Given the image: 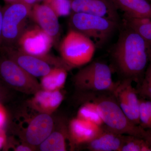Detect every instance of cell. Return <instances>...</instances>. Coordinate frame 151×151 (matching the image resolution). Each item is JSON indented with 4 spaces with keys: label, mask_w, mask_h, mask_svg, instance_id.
Segmentation results:
<instances>
[{
    "label": "cell",
    "mask_w": 151,
    "mask_h": 151,
    "mask_svg": "<svg viewBox=\"0 0 151 151\" xmlns=\"http://www.w3.org/2000/svg\"><path fill=\"white\" fill-rule=\"evenodd\" d=\"M114 65L123 79L140 84L151 58V45L125 26L112 52Z\"/></svg>",
    "instance_id": "obj_1"
},
{
    "label": "cell",
    "mask_w": 151,
    "mask_h": 151,
    "mask_svg": "<svg viewBox=\"0 0 151 151\" xmlns=\"http://www.w3.org/2000/svg\"><path fill=\"white\" fill-rule=\"evenodd\" d=\"M31 109L30 114L27 113V116L24 114L23 118L24 120L17 135L20 140L36 149L52 132L55 121L51 115Z\"/></svg>",
    "instance_id": "obj_8"
},
{
    "label": "cell",
    "mask_w": 151,
    "mask_h": 151,
    "mask_svg": "<svg viewBox=\"0 0 151 151\" xmlns=\"http://www.w3.org/2000/svg\"><path fill=\"white\" fill-rule=\"evenodd\" d=\"M96 48L90 39L70 29L60 44L59 51L60 57L73 68L90 62Z\"/></svg>",
    "instance_id": "obj_7"
},
{
    "label": "cell",
    "mask_w": 151,
    "mask_h": 151,
    "mask_svg": "<svg viewBox=\"0 0 151 151\" xmlns=\"http://www.w3.org/2000/svg\"><path fill=\"white\" fill-rule=\"evenodd\" d=\"M76 117L101 126L104 123L96 104L90 101H85L77 111Z\"/></svg>",
    "instance_id": "obj_21"
},
{
    "label": "cell",
    "mask_w": 151,
    "mask_h": 151,
    "mask_svg": "<svg viewBox=\"0 0 151 151\" xmlns=\"http://www.w3.org/2000/svg\"><path fill=\"white\" fill-rule=\"evenodd\" d=\"M82 99L95 103L104 125L122 134L144 139L147 131L133 123L121 109L113 93L100 92L82 94Z\"/></svg>",
    "instance_id": "obj_2"
},
{
    "label": "cell",
    "mask_w": 151,
    "mask_h": 151,
    "mask_svg": "<svg viewBox=\"0 0 151 151\" xmlns=\"http://www.w3.org/2000/svg\"><path fill=\"white\" fill-rule=\"evenodd\" d=\"M23 1L30 5L33 6L36 4L38 0H23Z\"/></svg>",
    "instance_id": "obj_30"
},
{
    "label": "cell",
    "mask_w": 151,
    "mask_h": 151,
    "mask_svg": "<svg viewBox=\"0 0 151 151\" xmlns=\"http://www.w3.org/2000/svg\"><path fill=\"white\" fill-rule=\"evenodd\" d=\"M124 16L136 19H151V3L148 0H113Z\"/></svg>",
    "instance_id": "obj_18"
},
{
    "label": "cell",
    "mask_w": 151,
    "mask_h": 151,
    "mask_svg": "<svg viewBox=\"0 0 151 151\" xmlns=\"http://www.w3.org/2000/svg\"><path fill=\"white\" fill-rule=\"evenodd\" d=\"M146 131L147 134L145 140L151 147V130H146Z\"/></svg>",
    "instance_id": "obj_29"
},
{
    "label": "cell",
    "mask_w": 151,
    "mask_h": 151,
    "mask_svg": "<svg viewBox=\"0 0 151 151\" xmlns=\"http://www.w3.org/2000/svg\"><path fill=\"white\" fill-rule=\"evenodd\" d=\"M54 40L37 25L27 28L19 39L17 47L21 51L39 58L53 67L72 68L61 57L50 54Z\"/></svg>",
    "instance_id": "obj_5"
},
{
    "label": "cell",
    "mask_w": 151,
    "mask_h": 151,
    "mask_svg": "<svg viewBox=\"0 0 151 151\" xmlns=\"http://www.w3.org/2000/svg\"><path fill=\"white\" fill-rule=\"evenodd\" d=\"M119 24L103 17L83 13L72 12L69 20L70 29L89 38L97 48H101L107 43Z\"/></svg>",
    "instance_id": "obj_4"
},
{
    "label": "cell",
    "mask_w": 151,
    "mask_h": 151,
    "mask_svg": "<svg viewBox=\"0 0 151 151\" xmlns=\"http://www.w3.org/2000/svg\"><path fill=\"white\" fill-rule=\"evenodd\" d=\"M132 82L129 79L119 81L113 94L126 116L134 124L139 125V97Z\"/></svg>",
    "instance_id": "obj_10"
},
{
    "label": "cell",
    "mask_w": 151,
    "mask_h": 151,
    "mask_svg": "<svg viewBox=\"0 0 151 151\" xmlns=\"http://www.w3.org/2000/svg\"><path fill=\"white\" fill-rule=\"evenodd\" d=\"M57 127L48 137L40 145L39 150L41 151H65L67 150L68 141V123L64 119L58 122Z\"/></svg>",
    "instance_id": "obj_17"
},
{
    "label": "cell",
    "mask_w": 151,
    "mask_h": 151,
    "mask_svg": "<svg viewBox=\"0 0 151 151\" xmlns=\"http://www.w3.org/2000/svg\"><path fill=\"white\" fill-rule=\"evenodd\" d=\"M146 102L147 106L148 108L149 113H150V116L151 118V100L146 99Z\"/></svg>",
    "instance_id": "obj_31"
},
{
    "label": "cell",
    "mask_w": 151,
    "mask_h": 151,
    "mask_svg": "<svg viewBox=\"0 0 151 151\" xmlns=\"http://www.w3.org/2000/svg\"><path fill=\"white\" fill-rule=\"evenodd\" d=\"M0 51L36 78L46 75L53 67L43 60L25 53L17 47H0Z\"/></svg>",
    "instance_id": "obj_11"
},
{
    "label": "cell",
    "mask_w": 151,
    "mask_h": 151,
    "mask_svg": "<svg viewBox=\"0 0 151 151\" xmlns=\"http://www.w3.org/2000/svg\"><path fill=\"white\" fill-rule=\"evenodd\" d=\"M38 1H40V0H38Z\"/></svg>",
    "instance_id": "obj_34"
},
{
    "label": "cell",
    "mask_w": 151,
    "mask_h": 151,
    "mask_svg": "<svg viewBox=\"0 0 151 151\" xmlns=\"http://www.w3.org/2000/svg\"><path fill=\"white\" fill-rule=\"evenodd\" d=\"M30 17L54 41L58 39L60 29L58 17L48 6L35 4L32 7Z\"/></svg>",
    "instance_id": "obj_14"
},
{
    "label": "cell",
    "mask_w": 151,
    "mask_h": 151,
    "mask_svg": "<svg viewBox=\"0 0 151 151\" xmlns=\"http://www.w3.org/2000/svg\"><path fill=\"white\" fill-rule=\"evenodd\" d=\"M73 81L76 89L82 94L113 93L119 83L113 81L111 68L105 63L97 61L78 70Z\"/></svg>",
    "instance_id": "obj_3"
},
{
    "label": "cell",
    "mask_w": 151,
    "mask_h": 151,
    "mask_svg": "<svg viewBox=\"0 0 151 151\" xmlns=\"http://www.w3.org/2000/svg\"><path fill=\"white\" fill-rule=\"evenodd\" d=\"M28 102V106L38 113L52 115L64 100L61 90L48 91L40 89Z\"/></svg>",
    "instance_id": "obj_15"
},
{
    "label": "cell",
    "mask_w": 151,
    "mask_h": 151,
    "mask_svg": "<svg viewBox=\"0 0 151 151\" xmlns=\"http://www.w3.org/2000/svg\"><path fill=\"white\" fill-rule=\"evenodd\" d=\"M120 151H151V147L144 139L126 135Z\"/></svg>",
    "instance_id": "obj_22"
},
{
    "label": "cell",
    "mask_w": 151,
    "mask_h": 151,
    "mask_svg": "<svg viewBox=\"0 0 151 151\" xmlns=\"http://www.w3.org/2000/svg\"><path fill=\"white\" fill-rule=\"evenodd\" d=\"M2 94L1 92V89H0V104H2Z\"/></svg>",
    "instance_id": "obj_33"
},
{
    "label": "cell",
    "mask_w": 151,
    "mask_h": 151,
    "mask_svg": "<svg viewBox=\"0 0 151 151\" xmlns=\"http://www.w3.org/2000/svg\"><path fill=\"white\" fill-rule=\"evenodd\" d=\"M32 6L23 0L6 4L3 7L2 43L0 47H16L19 38L27 28Z\"/></svg>",
    "instance_id": "obj_6"
},
{
    "label": "cell",
    "mask_w": 151,
    "mask_h": 151,
    "mask_svg": "<svg viewBox=\"0 0 151 151\" xmlns=\"http://www.w3.org/2000/svg\"><path fill=\"white\" fill-rule=\"evenodd\" d=\"M6 132L5 129L0 130V150L4 149L7 139Z\"/></svg>",
    "instance_id": "obj_27"
},
{
    "label": "cell",
    "mask_w": 151,
    "mask_h": 151,
    "mask_svg": "<svg viewBox=\"0 0 151 151\" xmlns=\"http://www.w3.org/2000/svg\"><path fill=\"white\" fill-rule=\"evenodd\" d=\"M16 1H17V0H4V1L5 2L6 4L13 2Z\"/></svg>",
    "instance_id": "obj_32"
},
{
    "label": "cell",
    "mask_w": 151,
    "mask_h": 151,
    "mask_svg": "<svg viewBox=\"0 0 151 151\" xmlns=\"http://www.w3.org/2000/svg\"><path fill=\"white\" fill-rule=\"evenodd\" d=\"M139 125L144 129L151 130V118L146 104V99L140 97H139Z\"/></svg>",
    "instance_id": "obj_25"
},
{
    "label": "cell",
    "mask_w": 151,
    "mask_h": 151,
    "mask_svg": "<svg viewBox=\"0 0 151 151\" xmlns=\"http://www.w3.org/2000/svg\"><path fill=\"white\" fill-rule=\"evenodd\" d=\"M72 12L83 13L119 23L120 17L113 0H70Z\"/></svg>",
    "instance_id": "obj_12"
},
{
    "label": "cell",
    "mask_w": 151,
    "mask_h": 151,
    "mask_svg": "<svg viewBox=\"0 0 151 151\" xmlns=\"http://www.w3.org/2000/svg\"><path fill=\"white\" fill-rule=\"evenodd\" d=\"M3 19V7L0 5V46L2 43V30Z\"/></svg>",
    "instance_id": "obj_28"
},
{
    "label": "cell",
    "mask_w": 151,
    "mask_h": 151,
    "mask_svg": "<svg viewBox=\"0 0 151 151\" xmlns=\"http://www.w3.org/2000/svg\"><path fill=\"white\" fill-rule=\"evenodd\" d=\"M126 135L103 125L98 134L84 145L87 150L91 151H120Z\"/></svg>",
    "instance_id": "obj_16"
},
{
    "label": "cell",
    "mask_w": 151,
    "mask_h": 151,
    "mask_svg": "<svg viewBox=\"0 0 151 151\" xmlns=\"http://www.w3.org/2000/svg\"><path fill=\"white\" fill-rule=\"evenodd\" d=\"M8 120V113L2 104H0V130L5 129Z\"/></svg>",
    "instance_id": "obj_26"
},
{
    "label": "cell",
    "mask_w": 151,
    "mask_h": 151,
    "mask_svg": "<svg viewBox=\"0 0 151 151\" xmlns=\"http://www.w3.org/2000/svg\"><path fill=\"white\" fill-rule=\"evenodd\" d=\"M136 89L139 97L151 101V58L142 80Z\"/></svg>",
    "instance_id": "obj_24"
},
{
    "label": "cell",
    "mask_w": 151,
    "mask_h": 151,
    "mask_svg": "<svg viewBox=\"0 0 151 151\" xmlns=\"http://www.w3.org/2000/svg\"><path fill=\"white\" fill-rule=\"evenodd\" d=\"M101 128L102 126L76 117L70 120L68 123V142L70 150L92 141L100 133Z\"/></svg>",
    "instance_id": "obj_13"
},
{
    "label": "cell",
    "mask_w": 151,
    "mask_h": 151,
    "mask_svg": "<svg viewBox=\"0 0 151 151\" xmlns=\"http://www.w3.org/2000/svg\"><path fill=\"white\" fill-rule=\"evenodd\" d=\"M69 69L64 67H53L46 75L41 77L40 82L41 89L57 91L65 86Z\"/></svg>",
    "instance_id": "obj_19"
},
{
    "label": "cell",
    "mask_w": 151,
    "mask_h": 151,
    "mask_svg": "<svg viewBox=\"0 0 151 151\" xmlns=\"http://www.w3.org/2000/svg\"><path fill=\"white\" fill-rule=\"evenodd\" d=\"M58 17H66L72 13L70 0H43Z\"/></svg>",
    "instance_id": "obj_23"
},
{
    "label": "cell",
    "mask_w": 151,
    "mask_h": 151,
    "mask_svg": "<svg viewBox=\"0 0 151 151\" xmlns=\"http://www.w3.org/2000/svg\"><path fill=\"white\" fill-rule=\"evenodd\" d=\"M0 78L9 87L25 94L33 95L41 89L36 77L3 54L0 56Z\"/></svg>",
    "instance_id": "obj_9"
},
{
    "label": "cell",
    "mask_w": 151,
    "mask_h": 151,
    "mask_svg": "<svg viewBox=\"0 0 151 151\" xmlns=\"http://www.w3.org/2000/svg\"><path fill=\"white\" fill-rule=\"evenodd\" d=\"M124 24L132 29L151 45V19H136L124 16Z\"/></svg>",
    "instance_id": "obj_20"
}]
</instances>
